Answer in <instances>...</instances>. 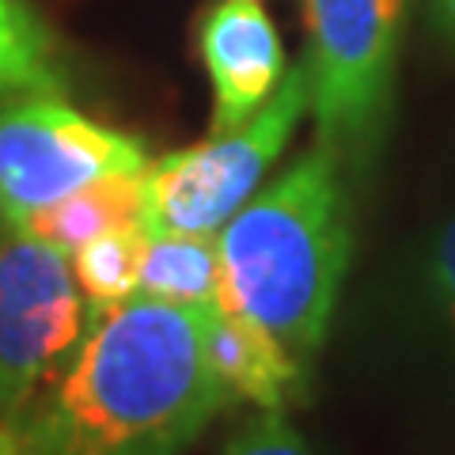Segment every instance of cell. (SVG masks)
<instances>
[{"mask_svg": "<svg viewBox=\"0 0 455 455\" xmlns=\"http://www.w3.org/2000/svg\"><path fill=\"white\" fill-rule=\"evenodd\" d=\"M212 307L133 296L88 307L65 368L16 421L23 455H182L232 403L209 361Z\"/></svg>", "mask_w": 455, "mask_h": 455, "instance_id": "1", "label": "cell"}, {"mask_svg": "<svg viewBox=\"0 0 455 455\" xmlns=\"http://www.w3.org/2000/svg\"><path fill=\"white\" fill-rule=\"evenodd\" d=\"M349 167L315 140L217 232L220 304L274 334L311 372L353 254Z\"/></svg>", "mask_w": 455, "mask_h": 455, "instance_id": "2", "label": "cell"}, {"mask_svg": "<svg viewBox=\"0 0 455 455\" xmlns=\"http://www.w3.org/2000/svg\"><path fill=\"white\" fill-rule=\"evenodd\" d=\"M410 0H304L315 140L349 171L376 156L395 103Z\"/></svg>", "mask_w": 455, "mask_h": 455, "instance_id": "3", "label": "cell"}, {"mask_svg": "<svg viewBox=\"0 0 455 455\" xmlns=\"http://www.w3.org/2000/svg\"><path fill=\"white\" fill-rule=\"evenodd\" d=\"M311 110V84L304 61L289 68L277 95L235 133L160 156L145 171V224L148 232L217 235L259 194L266 171L289 148Z\"/></svg>", "mask_w": 455, "mask_h": 455, "instance_id": "4", "label": "cell"}, {"mask_svg": "<svg viewBox=\"0 0 455 455\" xmlns=\"http://www.w3.org/2000/svg\"><path fill=\"white\" fill-rule=\"evenodd\" d=\"M148 167L145 140L88 118L65 95L0 103V220L12 228L92 182Z\"/></svg>", "mask_w": 455, "mask_h": 455, "instance_id": "5", "label": "cell"}, {"mask_svg": "<svg viewBox=\"0 0 455 455\" xmlns=\"http://www.w3.org/2000/svg\"><path fill=\"white\" fill-rule=\"evenodd\" d=\"M88 331V300L57 247L0 220V425L23 418Z\"/></svg>", "mask_w": 455, "mask_h": 455, "instance_id": "6", "label": "cell"}, {"mask_svg": "<svg viewBox=\"0 0 455 455\" xmlns=\"http://www.w3.org/2000/svg\"><path fill=\"white\" fill-rule=\"evenodd\" d=\"M197 53L212 88V137L243 130L289 76L281 35L259 0H212L197 20Z\"/></svg>", "mask_w": 455, "mask_h": 455, "instance_id": "7", "label": "cell"}, {"mask_svg": "<svg viewBox=\"0 0 455 455\" xmlns=\"http://www.w3.org/2000/svg\"><path fill=\"white\" fill-rule=\"evenodd\" d=\"M209 361L232 403H254L259 410H284L307 376L274 334L224 304L209 319Z\"/></svg>", "mask_w": 455, "mask_h": 455, "instance_id": "8", "label": "cell"}, {"mask_svg": "<svg viewBox=\"0 0 455 455\" xmlns=\"http://www.w3.org/2000/svg\"><path fill=\"white\" fill-rule=\"evenodd\" d=\"M130 224H145V175H114L92 182V187L53 202L50 209L35 212L20 232L57 247L61 254H76L92 239Z\"/></svg>", "mask_w": 455, "mask_h": 455, "instance_id": "9", "label": "cell"}, {"mask_svg": "<svg viewBox=\"0 0 455 455\" xmlns=\"http://www.w3.org/2000/svg\"><path fill=\"white\" fill-rule=\"evenodd\" d=\"M68 65L35 0H0V103L65 95Z\"/></svg>", "mask_w": 455, "mask_h": 455, "instance_id": "10", "label": "cell"}, {"mask_svg": "<svg viewBox=\"0 0 455 455\" xmlns=\"http://www.w3.org/2000/svg\"><path fill=\"white\" fill-rule=\"evenodd\" d=\"M137 296H148V300H160V304H182V307L220 304L217 235L148 232Z\"/></svg>", "mask_w": 455, "mask_h": 455, "instance_id": "11", "label": "cell"}, {"mask_svg": "<svg viewBox=\"0 0 455 455\" xmlns=\"http://www.w3.org/2000/svg\"><path fill=\"white\" fill-rule=\"evenodd\" d=\"M148 247V224H130L92 239L73 254V277L88 307H114L137 296L140 259Z\"/></svg>", "mask_w": 455, "mask_h": 455, "instance_id": "12", "label": "cell"}, {"mask_svg": "<svg viewBox=\"0 0 455 455\" xmlns=\"http://www.w3.org/2000/svg\"><path fill=\"white\" fill-rule=\"evenodd\" d=\"M418 304L436 338L455 353V212L429 235L421 251Z\"/></svg>", "mask_w": 455, "mask_h": 455, "instance_id": "13", "label": "cell"}, {"mask_svg": "<svg viewBox=\"0 0 455 455\" xmlns=\"http://www.w3.org/2000/svg\"><path fill=\"white\" fill-rule=\"evenodd\" d=\"M220 455H315V451L292 429L284 410H254V414L228 436Z\"/></svg>", "mask_w": 455, "mask_h": 455, "instance_id": "14", "label": "cell"}, {"mask_svg": "<svg viewBox=\"0 0 455 455\" xmlns=\"http://www.w3.org/2000/svg\"><path fill=\"white\" fill-rule=\"evenodd\" d=\"M433 23L440 27V35L455 42V0H429Z\"/></svg>", "mask_w": 455, "mask_h": 455, "instance_id": "15", "label": "cell"}, {"mask_svg": "<svg viewBox=\"0 0 455 455\" xmlns=\"http://www.w3.org/2000/svg\"><path fill=\"white\" fill-rule=\"evenodd\" d=\"M0 455H23L20 451V429H16V421L0 425Z\"/></svg>", "mask_w": 455, "mask_h": 455, "instance_id": "16", "label": "cell"}]
</instances>
